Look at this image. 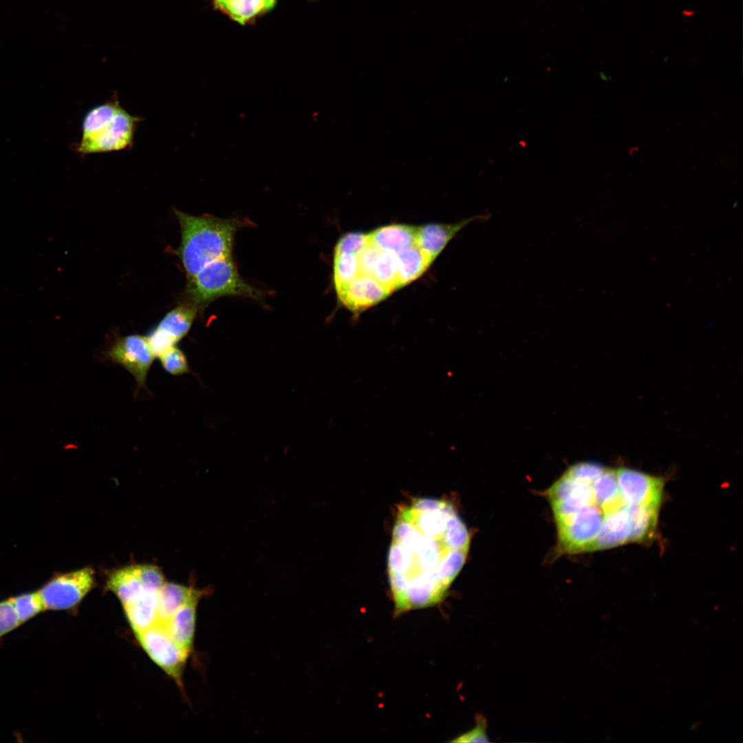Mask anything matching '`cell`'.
<instances>
[{"label": "cell", "instance_id": "e0dca14e", "mask_svg": "<svg viewBox=\"0 0 743 743\" xmlns=\"http://www.w3.org/2000/svg\"><path fill=\"white\" fill-rule=\"evenodd\" d=\"M417 227L395 224L383 226L369 234L370 241L379 250L396 254L416 245Z\"/></svg>", "mask_w": 743, "mask_h": 743}, {"label": "cell", "instance_id": "f1b7e54d", "mask_svg": "<svg viewBox=\"0 0 743 743\" xmlns=\"http://www.w3.org/2000/svg\"><path fill=\"white\" fill-rule=\"evenodd\" d=\"M380 251V250L369 241L358 253L357 257L360 274L372 277L374 264Z\"/></svg>", "mask_w": 743, "mask_h": 743}, {"label": "cell", "instance_id": "277c9868", "mask_svg": "<svg viewBox=\"0 0 743 743\" xmlns=\"http://www.w3.org/2000/svg\"><path fill=\"white\" fill-rule=\"evenodd\" d=\"M186 297L189 304L202 310L224 296H242L259 300L261 293L239 275L233 257L215 260L188 279Z\"/></svg>", "mask_w": 743, "mask_h": 743}, {"label": "cell", "instance_id": "2e32d148", "mask_svg": "<svg viewBox=\"0 0 743 743\" xmlns=\"http://www.w3.org/2000/svg\"><path fill=\"white\" fill-rule=\"evenodd\" d=\"M590 484L592 501L602 510L604 518L626 504L621 493L616 470L606 468Z\"/></svg>", "mask_w": 743, "mask_h": 743}, {"label": "cell", "instance_id": "d4e9b609", "mask_svg": "<svg viewBox=\"0 0 743 743\" xmlns=\"http://www.w3.org/2000/svg\"><path fill=\"white\" fill-rule=\"evenodd\" d=\"M157 358H159L163 369L171 375L180 376L190 372L185 354L176 345L168 348Z\"/></svg>", "mask_w": 743, "mask_h": 743}, {"label": "cell", "instance_id": "52a82bcc", "mask_svg": "<svg viewBox=\"0 0 743 743\" xmlns=\"http://www.w3.org/2000/svg\"><path fill=\"white\" fill-rule=\"evenodd\" d=\"M105 354L112 363L121 365L133 376L137 389H146L147 376L155 358L147 336L131 334L118 337Z\"/></svg>", "mask_w": 743, "mask_h": 743}, {"label": "cell", "instance_id": "4fadbf2b", "mask_svg": "<svg viewBox=\"0 0 743 743\" xmlns=\"http://www.w3.org/2000/svg\"><path fill=\"white\" fill-rule=\"evenodd\" d=\"M277 0H212L216 11L241 25L254 24L275 8Z\"/></svg>", "mask_w": 743, "mask_h": 743}, {"label": "cell", "instance_id": "8992f818", "mask_svg": "<svg viewBox=\"0 0 743 743\" xmlns=\"http://www.w3.org/2000/svg\"><path fill=\"white\" fill-rule=\"evenodd\" d=\"M135 634L149 658L181 687L182 673L190 654L173 640L166 626L156 622Z\"/></svg>", "mask_w": 743, "mask_h": 743}, {"label": "cell", "instance_id": "484cf974", "mask_svg": "<svg viewBox=\"0 0 743 743\" xmlns=\"http://www.w3.org/2000/svg\"><path fill=\"white\" fill-rule=\"evenodd\" d=\"M21 625L10 598L0 601V644L3 638Z\"/></svg>", "mask_w": 743, "mask_h": 743}, {"label": "cell", "instance_id": "ba28073f", "mask_svg": "<svg viewBox=\"0 0 743 743\" xmlns=\"http://www.w3.org/2000/svg\"><path fill=\"white\" fill-rule=\"evenodd\" d=\"M197 310L189 303L178 305L169 312L147 336L155 357L175 345L187 334Z\"/></svg>", "mask_w": 743, "mask_h": 743}, {"label": "cell", "instance_id": "44dd1931", "mask_svg": "<svg viewBox=\"0 0 743 743\" xmlns=\"http://www.w3.org/2000/svg\"><path fill=\"white\" fill-rule=\"evenodd\" d=\"M398 267V288L419 277L431 263L416 245L395 254Z\"/></svg>", "mask_w": 743, "mask_h": 743}, {"label": "cell", "instance_id": "9c48e42d", "mask_svg": "<svg viewBox=\"0 0 743 743\" xmlns=\"http://www.w3.org/2000/svg\"><path fill=\"white\" fill-rule=\"evenodd\" d=\"M616 475L626 504L660 507L664 486L662 478L629 468L619 469Z\"/></svg>", "mask_w": 743, "mask_h": 743}, {"label": "cell", "instance_id": "ffe728a7", "mask_svg": "<svg viewBox=\"0 0 743 743\" xmlns=\"http://www.w3.org/2000/svg\"><path fill=\"white\" fill-rule=\"evenodd\" d=\"M158 592L144 589L140 596L133 604L124 608L128 622L135 634L147 629L157 622Z\"/></svg>", "mask_w": 743, "mask_h": 743}, {"label": "cell", "instance_id": "6da1fadb", "mask_svg": "<svg viewBox=\"0 0 743 743\" xmlns=\"http://www.w3.org/2000/svg\"><path fill=\"white\" fill-rule=\"evenodd\" d=\"M469 530L446 499L420 497L400 506L387 554L396 616L439 604L464 566Z\"/></svg>", "mask_w": 743, "mask_h": 743}, {"label": "cell", "instance_id": "83f0119b", "mask_svg": "<svg viewBox=\"0 0 743 743\" xmlns=\"http://www.w3.org/2000/svg\"><path fill=\"white\" fill-rule=\"evenodd\" d=\"M137 566L144 589L158 592L166 582L160 568L151 564H137Z\"/></svg>", "mask_w": 743, "mask_h": 743}, {"label": "cell", "instance_id": "30bf717a", "mask_svg": "<svg viewBox=\"0 0 743 743\" xmlns=\"http://www.w3.org/2000/svg\"><path fill=\"white\" fill-rule=\"evenodd\" d=\"M336 291L340 301L354 313L363 312L391 293L374 277L361 274Z\"/></svg>", "mask_w": 743, "mask_h": 743}, {"label": "cell", "instance_id": "f546056e", "mask_svg": "<svg viewBox=\"0 0 743 743\" xmlns=\"http://www.w3.org/2000/svg\"><path fill=\"white\" fill-rule=\"evenodd\" d=\"M486 721L482 715H478L475 726L470 731L461 734L451 740L453 742H489L486 733Z\"/></svg>", "mask_w": 743, "mask_h": 743}, {"label": "cell", "instance_id": "7402d4cb", "mask_svg": "<svg viewBox=\"0 0 743 743\" xmlns=\"http://www.w3.org/2000/svg\"><path fill=\"white\" fill-rule=\"evenodd\" d=\"M372 277L391 292L398 288V274L395 254L388 251H380L374 264Z\"/></svg>", "mask_w": 743, "mask_h": 743}, {"label": "cell", "instance_id": "7c38bea8", "mask_svg": "<svg viewBox=\"0 0 743 743\" xmlns=\"http://www.w3.org/2000/svg\"><path fill=\"white\" fill-rule=\"evenodd\" d=\"M484 218L485 215H477L454 224H429L417 227L416 245L431 263L462 228L473 221Z\"/></svg>", "mask_w": 743, "mask_h": 743}, {"label": "cell", "instance_id": "603a6c76", "mask_svg": "<svg viewBox=\"0 0 743 743\" xmlns=\"http://www.w3.org/2000/svg\"><path fill=\"white\" fill-rule=\"evenodd\" d=\"M360 274L357 255L334 252V282L336 290L351 282Z\"/></svg>", "mask_w": 743, "mask_h": 743}, {"label": "cell", "instance_id": "7a4b0ae2", "mask_svg": "<svg viewBox=\"0 0 743 743\" xmlns=\"http://www.w3.org/2000/svg\"><path fill=\"white\" fill-rule=\"evenodd\" d=\"M174 211L181 228V243L176 252L187 279L215 260L233 257L234 237L243 226L241 221Z\"/></svg>", "mask_w": 743, "mask_h": 743}, {"label": "cell", "instance_id": "8fae6325", "mask_svg": "<svg viewBox=\"0 0 743 743\" xmlns=\"http://www.w3.org/2000/svg\"><path fill=\"white\" fill-rule=\"evenodd\" d=\"M211 591L209 587L199 589L164 625L173 640L189 654L193 648L198 603Z\"/></svg>", "mask_w": 743, "mask_h": 743}, {"label": "cell", "instance_id": "5b68a950", "mask_svg": "<svg viewBox=\"0 0 743 743\" xmlns=\"http://www.w3.org/2000/svg\"><path fill=\"white\" fill-rule=\"evenodd\" d=\"M94 570L89 566L56 572L37 590L45 611L74 612L94 588Z\"/></svg>", "mask_w": 743, "mask_h": 743}, {"label": "cell", "instance_id": "9a60e30c", "mask_svg": "<svg viewBox=\"0 0 743 743\" xmlns=\"http://www.w3.org/2000/svg\"><path fill=\"white\" fill-rule=\"evenodd\" d=\"M106 589L116 596L123 608L133 604L144 591L137 564L109 572L106 581Z\"/></svg>", "mask_w": 743, "mask_h": 743}, {"label": "cell", "instance_id": "5bb4252c", "mask_svg": "<svg viewBox=\"0 0 743 743\" xmlns=\"http://www.w3.org/2000/svg\"><path fill=\"white\" fill-rule=\"evenodd\" d=\"M625 505L605 517L590 552L614 548L629 541L630 523Z\"/></svg>", "mask_w": 743, "mask_h": 743}, {"label": "cell", "instance_id": "3957f363", "mask_svg": "<svg viewBox=\"0 0 743 743\" xmlns=\"http://www.w3.org/2000/svg\"><path fill=\"white\" fill-rule=\"evenodd\" d=\"M140 120L123 109L117 99L97 105L83 118L82 136L76 150L87 155L131 148Z\"/></svg>", "mask_w": 743, "mask_h": 743}, {"label": "cell", "instance_id": "cb8c5ba5", "mask_svg": "<svg viewBox=\"0 0 743 743\" xmlns=\"http://www.w3.org/2000/svg\"><path fill=\"white\" fill-rule=\"evenodd\" d=\"M21 625L45 611L38 590L23 592L10 597Z\"/></svg>", "mask_w": 743, "mask_h": 743}, {"label": "cell", "instance_id": "ac0fdd59", "mask_svg": "<svg viewBox=\"0 0 743 743\" xmlns=\"http://www.w3.org/2000/svg\"><path fill=\"white\" fill-rule=\"evenodd\" d=\"M199 589L165 582L158 592L157 623L166 625L174 613Z\"/></svg>", "mask_w": 743, "mask_h": 743}, {"label": "cell", "instance_id": "d6986e66", "mask_svg": "<svg viewBox=\"0 0 743 743\" xmlns=\"http://www.w3.org/2000/svg\"><path fill=\"white\" fill-rule=\"evenodd\" d=\"M629 523V541L645 543L651 540L656 531L660 507L626 504Z\"/></svg>", "mask_w": 743, "mask_h": 743}, {"label": "cell", "instance_id": "4316f807", "mask_svg": "<svg viewBox=\"0 0 743 743\" xmlns=\"http://www.w3.org/2000/svg\"><path fill=\"white\" fill-rule=\"evenodd\" d=\"M369 241V234L349 233L339 239L334 252H347L358 255Z\"/></svg>", "mask_w": 743, "mask_h": 743}]
</instances>
